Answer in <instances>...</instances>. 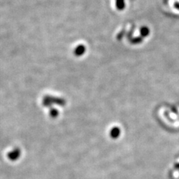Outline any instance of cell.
<instances>
[{
  "label": "cell",
  "instance_id": "1",
  "mask_svg": "<svg viewBox=\"0 0 179 179\" xmlns=\"http://www.w3.org/2000/svg\"><path fill=\"white\" fill-rule=\"evenodd\" d=\"M20 150L19 149H15L14 150L11 151L10 152H9L8 155V157L10 159V161H16L17 159L20 157Z\"/></svg>",
  "mask_w": 179,
  "mask_h": 179
},
{
  "label": "cell",
  "instance_id": "3",
  "mask_svg": "<svg viewBox=\"0 0 179 179\" xmlns=\"http://www.w3.org/2000/svg\"><path fill=\"white\" fill-rule=\"evenodd\" d=\"M50 115L52 117H56L58 115V111L56 109H51Z\"/></svg>",
  "mask_w": 179,
  "mask_h": 179
},
{
  "label": "cell",
  "instance_id": "2",
  "mask_svg": "<svg viewBox=\"0 0 179 179\" xmlns=\"http://www.w3.org/2000/svg\"><path fill=\"white\" fill-rule=\"evenodd\" d=\"M51 103H56V104H58V105H64L65 102H64V101H63V100H61V99L55 100V99H54L49 98V97L44 100V105H46V106H49V105H51Z\"/></svg>",
  "mask_w": 179,
  "mask_h": 179
}]
</instances>
